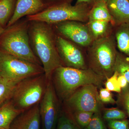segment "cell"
<instances>
[{"mask_svg": "<svg viewBox=\"0 0 129 129\" xmlns=\"http://www.w3.org/2000/svg\"><path fill=\"white\" fill-rule=\"evenodd\" d=\"M94 20L108 21L114 25L112 18L109 11L106 2L98 3L91 8L88 16V21Z\"/></svg>", "mask_w": 129, "mask_h": 129, "instance_id": "obj_18", "label": "cell"}, {"mask_svg": "<svg viewBox=\"0 0 129 129\" xmlns=\"http://www.w3.org/2000/svg\"><path fill=\"white\" fill-rule=\"evenodd\" d=\"M85 129H106L100 113H95Z\"/></svg>", "mask_w": 129, "mask_h": 129, "instance_id": "obj_27", "label": "cell"}, {"mask_svg": "<svg viewBox=\"0 0 129 129\" xmlns=\"http://www.w3.org/2000/svg\"><path fill=\"white\" fill-rule=\"evenodd\" d=\"M107 1L108 0H77L75 5L85 4L91 8L94 5L102 1L106 2H107Z\"/></svg>", "mask_w": 129, "mask_h": 129, "instance_id": "obj_31", "label": "cell"}, {"mask_svg": "<svg viewBox=\"0 0 129 129\" xmlns=\"http://www.w3.org/2000/svg\"><path fill=\"white\" fill-rule=\"evenodd\" d=\"M57 95L51 80L39 103L41 119L44 129H56L59 118Z\"/></svg>", "mask_w": 129, "mask_h": 129, "instance_id": "obj_11", "label": "cell"}, {"mask_svg": "<svg viewBox=\"0 0 129 129\" xmlns=\"http://www.w3.org/2000/svg\"><path fill=\"white\" fill-rule=\"evenodd\" d=\"M48 83L45 73L23 80L17 84L10 99L23 112L40 103Z\"/></svg>", "mask_w": 129, "mask_h": 129, "instance_id": "obj_5", "label": "cell"}, {"mask_svg": "<svg viewBox=\"0 0 129 129\" xmlns=\"http://www.w3.org/2000/svg\"><path fill=\"white\" fill-rule=\"evenodd\" d=\"M115 71L124 76L129 84V57L118 51L114 67Z\"/></svg>", "mask_w": 129, "mask_h": 129, "instance_id": "obj_21", "label": "cell"}, {"mask_svg": "<svg viewBox=\"0 0 129 129\" xmlns=\"http://www.w3.org/2000/svg\"><path fill=\"white\" fill-rule=\"evenodd\" d=\"M5 28H4L1 25H0V35L3 33V32L5 30Z\"/></svg>", "mask_w": 129, "mask_h": 129, "instance_id": "obj_33", "label": "cell"}, {"mask_svg": "<svg viewBox=\"0 0 129 129\" xmlns=\"http://www.w3.org/2000/svg\"><path fill=\"white\" fill-rule=\"evenodd\" d=\"M47 8L42 0H17L14 14L6 27L24 17L34 15Z\"/></svg>", "mask_w": 129, "mask_h": 129, "instance_id": "obj_12", "label": "cell"}, {"mask_svg": "<svg viewBox=\"0 0 129 129\" xmlns=\"http://www.w3.org/2000/svg\"><path fill=\"white\" fill-rule=\"evenodd\" d=\"M108 124L109 129H129V120L127 119L108 120Z\"/></svg>", "mask_w": 129, "mask_h": 129, "instance_id": "obj_29", "label": "cell"}, {"mask_svg": "<svg viewBox=\"0 0 129 129\" xmlns=\"http://www.w3.org/2000/svg\"><path fill=\"white\" fill-rule=\"evenodd\" d=\"M56 43L58 53L63 66L80 69L89 68L81 47L56 34Z\"/></svg>", "mask_w": 129, "mask_h": 129, "instance_id": "obj_10", "label": "cell"}, {"mask_svg": "<svg viewBox=\"0 0 129 129\" xmlns=\"http://www.w3.org/2000/svg\"><path fill=\"white\" fill-rule=\"evenodd\" d=\"M17 0H0V25L5 28L14 14Z\"/></svg>", "mask_w": 129, "mask_h": 129, "instance_id": "obj_19", "label": "cell"}, {"mask_svg": "<svg viewBox=\"0 0 129 129\" xmlns=\"http://www.w3.org/2000/svg\"><path fill=\"white\" fill-rule=\"evenodd\" d=\"M107 3L114 27L129 22V0H108Z\"/></svg>", "mask_w": 129, "mask_h": 129, "instance_id": "obj_14", "label": "cell"}, {"mask_svg": "<svg viewBox=\"0 0 129 129\" xmlns=\"http://www.w3.org/2000/svg\"><path fill=\"white\" fill-rule=\"evenodd\" d=\"M47 8L65 4H71L73 0H42Z\"/></svg>", "mask_w": 129, "mask_h": 129, "instance_id": "obj_30", "label": "cell"}, {"mask_svg": "<svg viewBox=\"0 0 129 129\" xmlns=\"http://www.w3.org/2000/svg\"><path fill=\"white\" fill-rule=\"evenodd\" d=\"M103 118L108 120H120L127 119L128 117L124 111L119 108L106 109L104 110Z\"/></svg>", "mask_w": 129, "mask_h": 129, "instance_id": "obj_25", "label": "cell"}, {"mask_svg": "<svg viewBox=\"0 0 129 129\" xmlns=\"http://www.w3.org/2000/svg\"><path fill=\"white\" fill-rule=\"evenodd\" d=\"M118 75V73L115 71L111 77L106 80L104 85L107 89L109 91H114L118 93L121 92L122 89L119 84L117 80Z\"/></svg>", "mask_w": 129, "mask_h": 129, "instance_id": "obj_26", "label": "cell"}, {"mask_svg": "<svg viewBox=\"0 0 129 129\" xmlns=\"http://www.w3.org/2000/svg\"><path fill=\"white\" fill-rule=\"evenodd\" d=\"M72 116L67 113L59 115L56 129H81Z\"/></svg>", "mask_w": 129, "mask_h": 129, "instance_id": "obj_22", "label": "cell"}, {"mask_svg": "<svg viewBox=\"0 0 129 129\" xmlns=\"http://www.w3.org/2000/svg\"><path fill=\"white\" fill-rule=\"evenodd\" d=\"M91 8L84 4H65L48 8L37 14L27 16L29 21H39L52 25L68 21L86 23Z\"/></svg>", "mask_w": 129, "mask_h": 129, "instance_id": "obj_6", "label": "cell"}, {"mask_svg": "<svg viewBox=\"0 0 129 129\" xmlns=\"http://www.w3.org/2000/svg\"><path fill=\"white\" fill-rule=\"evenodd\" d=\"M86 23L94 40L111 34L114 29V26L108 21H89Z\"/></svg>", "mask_w": 129, "mask_h": 129, "instance_id": "obj_17", "label": "cell"}, {"mask_svg": "<svg viewBox=\"0 0 129 129\" xmlns=\"http://www.w3.org/2000/svg\"><path fill=\"white\" fill-rule=\"evenodd\" d=\"M19 82L13 81L0 75V107L11 99Z\"/></svg>", "mask_w": 129, "mask_h": 129, "instance_id": "obj_20", "label": "cell"}, {"mask_svg": "<svg viewBox=\"0 0 129 129\" xmlns=\"http://www.w3.org/2000/svg\"><path fill=\"white\" fill-rule=\"evenodd\" d=\"M45 73L44 68L8 53L0 52V75L19 81Z\"/></svg>", "mask_w": 129, "mask_h": 129, "instance_id": "obj_7", "label": "cell"}, {"mask_svg": "<svg viewBox=\"0 0 129 129\" xmlns=\"http://www.w3.org/2000/svg\"><path fill=\"white\" fill-rule=\"evenodd\" d=\"M51 25L56 34L81 47L87 48L94 41L86 23L68 21Z\"/></svg>", "mask_w": 129, "mask_h": 129, "instance_id": "obj_9", "label": "cell"}, {"mask_svg": "<svg viewBox=\"0 0 129 129\" xmlns=\"http://www.w3.org/2000/svg\"><path fill=\"white\" fill-rule=\"evenodd\" d=\"M29 21L26 17L5 28L0 35V52L24 59L42 67L30 47Z\"/></svg>", "mask_w": 129, "mask_h": 129, "instance_id": "obj_2", "label": "cell"}, {"mask_svg": "<svg viewBox=\"0 0 129 129\" xmlns=\"http://www.w3.org/2000/svg\"><path fill=\"white\" fill-rule=\"evenodd\" d=\"M94 113L84 111H74L72 117L82 128H85L89 124Z\"/></svg>", "mask_w": 129, "mask_h": 129, "instance_id": "obj_24", "label": "cell"}, {"mask_svg": "<svg viewBox=\"0 0 129 129\" xmlns=\"http://www.w3.org/2000/svg\"><path fill=\"white\" fill-rule=\"evenodd\" d=\"M104 80L90 68L80 69L64 66L57 68L51 78L57 95L65 101L81 86L94 84L99 87Z\"/></svg>", "mask_w": 129, "mask_h": 129, "instance_id": "obj_3", "label": "cell"}, {"mask_svg": "<svg viewBox=\"0 0 129 129\" xmlns=\"http://www.w3.org/2000/svg\"><path fill=\"white\" fill-rule=\"evenodd\" d=\"M22 113L17 109L11 99L0 107V129H9L15 118Z\"/></svg>", "mask_w": 129, "mask_h": 129, "instance_id": "obj_16", "label": "cell"}, {"mask_svg": "<svg viewBox=\"0 0 129 129\" xmlns=\"http://www.w3.org/2000/svg\"><path fill=\"white\" fill-rule=\"evenodd\" d=\"M113 34L119 52L129 57V22L116 26Z\"/></svg>", "mask_w": 129, "mask_h": 129, "instance_id": "obj_15", "label": "cell"}, {"mask_svg": "<svg viewBox=\"0 0 129 129\" xmlns=\"http://www.w3.org/2000/svg\"><path fill=\"white\" fill-rule=\"evenodd\" d=\"M98 87L94 84H88L79 88L66 100L68 106L74 111L100 113L103 105Z\"/></svg>", "mask_w": 129, "mask_h": 129, "instance_id": "obj_8", "label": "cell"}, {"mask_svg": "<svg viewBox=\"0 0 129 129\" xmlns=\"http://www.w3.org/2000/svg\"><path fill=\"white\" fill-rule=\"evenodd\" d=\"M99 99L102 103L113 104H116V101L113 98L111 91L104 88L100 89L99 92Z\"/></svg>", "mask_w": 129, "mask_h": 129, "instance_id": "obj_28", "label": "cell"}, {"mask_svg": "<svg viewBox=\"0 0 129 129\" xmlns=\"http://www.w3.org/2000/svg\"><path fill=\"white\" fill-rule=\"evenodd\" d=\"M40 120L39 103L18 115L9 129H40Z\"/></svg>", "mask_w": 129, "mask_h": 129, "instance_id": "obj_13", "label": "cell"}, {"mask_svg": "<svg viewBox=\"0 0 129 129\" xmlns=\"http://www.w3.org/2000/svg\"><path fill=\"white\" fill-rule=\"evenodd\" d=\"M116 104L125 112L129 120V84L118 93Z\"/></svg>", "mask_w": 129, "mask_h": 129, "instance_id": "obj_23", "label": "cell"}, {"mask_svg": "<svg viewBox=\"0 0 129 129\" xmlns=\"http://www.w3.org/2000/svg\"><path fill=\"white\" fill-rule=\"evenodd\" d=\"M28 35L30 47L44 68L47 80H51L53 72L63 66L56 46V34L51 25L39 21H29Z\"/></svg>", "mask_w": 129, "mask_h": 129, "instance_id": "obj_1", "label": "cell"}, {"mask_svg": "<svg viewBox=\"0 0 129 129\" xmlns=\"http://www.w3.org/2000/svg\"><path fill=\"white\" fill-rule=\"evenodd\" d=\"M87 48L88 67L105 80L111 77L118 52L113 32L95 40Z\"/></svg>", "mask_w": 129, "mask_h": 129, "instance_id": "obj_4", "label": "cell"}, {"mask_svg": "<svg viewBox=\"0 0 129 129\" xmlns=\"http://www.w3.org/2000/svg\"><path fill=\"white\" fill-rule=\"evenodd\" d=\"M117 80L121 89L127 87L129 84L124 76L119 74L118 76Z\"/></svg>", "mask_w": 129, "mask_h": 129, "instance_id": "obj_32", "label": "cell"}]
</instances>
